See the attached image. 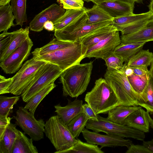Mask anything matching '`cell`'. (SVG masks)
I'll return each instance as SVG.
<instances>
[{
	"mask_svg": "<svg viewBox=\"0 0 153 153\" xmlns=\"http://www.w3.org/2000/svg\"><path fill=\"white\" fill-rule=\"evenodd\" d=\"M93 62L74 65L63 71L59 76L63 95L77 98L86 90L91 79Z\"/></svg>",
	"mask_w": 153,
	"mask_h": 153,
	"instance_id": "obj_1",
	"label": "cell"
},
{
	"mask_svg": "<svg viewBox=\"0 0 153 153\" xmlns=\"http://www.w3.org/2000/svg\"><path fill=\"white\" fill-rule=\"evenodd\" d=\"M104 77L120 105L143 108L144 103L141 97L133 89L127 77L123 72L120 70L107 69Z\"/></svg>",
	"mask_w": 153,
	"mask_h": 153,
	"instance_id": "obj_2",
	"label": "cell"
},
{
	"mask_svg": "<svg viewBox=\"0 0 153 153\" xmlns=\"http://www.w3.org/2000/svg\"><path fill=\"white\" fill-rule=\"evenodd\" d=\"M85 101L97 114H106L120 105L114 91L104 78L96 80L91 90L85 95Z\"/></svg>",
	"mask_w": 153,
	"mask_h": 153,
	"instance_id": "obj_3",
	"label": "cell"
},
{
	"mask_svg": "<svg viewBox=\"0 0 153 153\" xmlns=\"http://www.w3.org/2000/svg\"><path fill=\"white\" fill-rule=\"evenodd\" d=\"M44 133L56 150L61 153L72 147L76 141L65 124L57 115L50 117L45 123Z\"/></svg>",
	"mask_w": 153,
	"mask_h": 153,
	"instance_id": "obj_4",
	"label": "cell"
},
{
	"mask_svg": "<svg viewBox=\"0 0 153 153\" xmlns=\"http://www.w3.org/2000/svg\"><path fill=\"white\" fill-rule=\"evenodd\" d=\"M87 51L81 42L77 41L66 48L34 57L37 60L56 65L63 71L74 65L80 63L85 58Z\"/></svg>",
	"mask_w": 153,
	"mask_h": 153,
	"instance_id": "obj_5",
	"label": "cell"
},
{
	"mask_svg": "<svg viewBox=\"0 0 153 153\" xmlns=\"http://www.w3.org/2000/svg\"><path fill=\"white\" fill-rule=\"evenodd\" d=\"M86 128L94 132H103L123 138H130L141 141H143L145 137L144 132L127 125L112 122L99 114L98 120H88Z\"/></svg>",
	"mask_w": 153,
	"mask_h": 153,
	"instance_id": "obj_6",
	"label": "cell"
},
{
	"mask_svg": "<svg viewBox=\"0 0 153 153\" xmlns=\"http://www.w3.org/2000/svg\"><path fill=\"white\" fill-rule=\"evenodd\" d=\"M63 71L57 66L47 62L39 70L35 77L21 94L27 102L34 95L59 77Z\"/></svg>",
	"mask_w": 153,
	"mask_h": 153,
	"instance_id": "obj_7",
	"label": "cell"
},
{
	"mask_svg": "<svg viewBox=\"0 0 153 153\" xmlns=\"http://www.w3.org/2000/svg\"><path fill=\"white\" fill-rule=\"evenodd\" d=\"M47 62L37 60L33 57L26 61L13 77L12 83L8 89L9 93L15 95H21L40 69Z\"/></svg>",
	"mask_w": 153,
	"mask_h": 153,
	"instance_id": "obj_8",
	"label": "cell"
},
{
	"mask_svg": "<svg viewBox=\"0 0 153 153\" xmlns=\"http://www.w3.org/2000/svg\"><path fill=\"white\" fill-rule=\"evenodd\" d=\"M13 117L16 123L33 140L38 141L44 138L45 123L43 120H36L34 114L24 107H19Z\"/></svg>",
	"mask_w": 153,
	"mask_h": 153,
	"instance_id": "obj_9",
	"label": "cell"
},
{
	"mask_svg": "<svg viewBox=\"0 0 153 153\" xmlns=\"http://www.w3.org/2000/svg\"><path fill=\"white\" fill-rule=\"evenodd\" d=\"M33 43L29 36L5 59L0 62V67L6 74H13L19 70L30 54Z\"/></svg>",
	"mask_w": 153,
	"mask_h": 153,
	"instance_id": "obj_10",
	"label": "cell"
},
{
	"mask_svg": "<svg viewBox=\"0 0 153 153\" xmlns=\"http://www.w3.org/2000/svg\"><path fill=\"white\" fill-rule=\"evenodd\" d=\"M121 43L119 31H114L111 35L89 48L85 58L94 57L104 60L114 53L115 48Z\"/></svg>",
	"mask_w": 153,
	"mask_h": 153,
	"instance_id": "obj_11",
	"label": "cell"
},
{
	"mask_svg": "<svg viewBox=\"0 0 153 153\" xmlns=\"http://www.w3.org/2000/svg\"><path fill=\"white\" fill-rule=\"evenodd\" d=\"M83 137L87 142L91 144L99 145L101 149L105 147H126L128 148L132 143L129 139L113 134H101L98 132L91 131L84 128L82 132Z\"/></svg>",
	"mask_w": 153,
	"mask_h": 153,
	"instance_id": "obj_12",
	"label": "cell"
},
{
	"mask_svg": "<svg viewBox=\"0 0 153 153\" xmlns=\"http://www.w3.org/2000/svg\"><path fill=\"white\" fill-rule=\"evenodd\" d=\"M65 10L56 4H53L35 16L30 23V29L36 32L42 31L46 22H54L64 14Z\"/></svg>",
	"mask_w": 153,
	"mask_h": 153,
	"instance_id": "obj_13",
	"label": "cell"
},
{
	"mask_svg": "<svg viewBox=\"0 0 153 153\" xmlns=\"http://www.w3.org/2000/svg\"><path fill=\"white\" fill-rule=\"evenodd\" d=\"M112 21H107L96 24L88 25L86 23L77 27L71 32L54 36L58 40L68 42L80 41L83 37L94 31L112 24Z\"/></svg>",
	"mask_w": 153,
	"mask_h": 153,
	"instance_id": "obj_14",
	"label": "cell"
},
{
	"mask_svg": "<svg viewBox=\"0 0 153 153\" xmlns=\"http://www.w3.org/2000/svg\"><path fill=\"white\" fill-rule=\"evenodd\" d=\"M83 101L76 98L73 101H69L67 105L61 106L60 104L54 106L55 112L62 121L66 125L74 117L83 112Z\"/></svg>",
	"mask_w": 153,
	"mask_h": 153,
	"instance_id": "obj_15",
	"label": "cell"
},
{
	"mask_svg": "<svg viewBox=\"0 0 153 153\" xmlns=\"http://www.w3.org/2000/svg\"><path fill=\"white\" fill-rule=\"evenodd\" d=\"M123 43H146L153 41V19L137 30L130 34L121 35Z\"/></svg>",
	"mask_w": 153,
	"mask_h": 153,
	"instance_id": "obj_16",
	"label": "cell"
},
{
	"mask_svg": "<svg viewBox=\"0 0 153 153\" xmlns=\"http://www.w3.org/2000/svg\"><path fill=\"white\" fill-rule=\"evenodd\" d=\"M98 5L113 18L133 13L134 6L119 0L105 1Z\"/></svg>",
	"mask_w": 153,
	"mask_h": 153,
	"instance_id": "obj_17",
	"label": "cell"
},
{
	"mask_svg": "<svg viewBox=\"0 0 153 153\" xmlns=\"http://www.w3.org/2000/svg\"><path fill=\"white\" fill-rule=\"evenodd\" d=\"M123 125L144 133L148 132L150 125L146 111L141 107L131 113L125 120Z\"/></svg>",
	"mask_w": 153,
	"mask_h": 153,
	"instance_id": "obj_18",
	"label": "cell"
},
{
	"mask_svg": "<svg viewBox=\"0 0 153 153\" xmlns=\"http://www.w3.org/2000/svg\"><path fill=\"white\" fill-rule=\"evenodd\" d=\"M117 30L112 24L98 29L82 38L80 42L87 50L101 40L111 35L114 31Z\"/></svg>",
	"mask_w": 153,
	"mask_h": 153,
	"instance_id": "obj_19",
	"label": "cell"
},
{
	"mask_svg": "<svg viewBox=\"0 0 153 153\" xmlns=\"http://www.w3.org/2000/svg\"><path fill=\"white\" fill-rule=\"evenodd\" d=\"M30 29L29 27L28 26L13 32L12 39L9 45L4 53L0 56V62L14 52L29 36Z\"/></svg>",
	"mask_w": 153,
	"mask_h": 153,
	"instance_id": "obj_20",
	"label": "cell"
},
{
	"mask_svg": "<svg viewBox=\"0 0 153 153\" xmlns=\"http://www.w3.org/2000/svg\"><path fill=\"white\" fill-rule=\"evenodd\" d=\"M25 133L18 130L11 153H37L38 151L33 143V140L28 138Z\"/></svg>",
	"mask_w": 153,
	"mask_h": 153,
	"instance_id": "obj_21",
	"label": "cell"
},
{
	"mask_svg": "<svg viewBox=\"0 0 153 153\" xmlns=\"http://www.w3.org/2000/svg\"><path fill=\"white\" fill-rule=\"evenodd\" d=\"M153 15L150 11L146 13L135 14L133 13L114 18L112 25L120 31L130 26L136 22Z\"/></svg>",
	"mask_w": 153,
	"mask_h": 153,
	"instance_id": "obj_22",
	"label": "cell"
},
{
	"mask_svg": "<svg viewBox=\"0 0 153 153\" xmlns=\"http://www.w3.org/2000/svg\"><path fill=\"white\" fill-rule=\"evenodd\" d=\"M141 107L119 105L108 112L107 118L112 122L123 125L125 120L131 113Z\"/></svg>",
	"mask_w": 153,
	"mask_h": 153,
	"instance_id": "obj_23",
	"label": "cell"
},
{
	"mask_svg": "<svg viewBox=\"0 0 153 153\" xmlns=\"http://www.w3.org/2000/svg\"><path fill=\"white\" fill-rule=\"evenodd\" d=\"M17 125L11 123L6 128L2 139L0 140V153H11L18 130Z\"/></svg>",
	"mask_w": 153,
	"mask_h": 153,
	"instance_id": "obj_24",
	"label": "cell"
},
{
	"mask_svg": "<svg viewBox=\"0 0 153 153\" xmlns=\"http://www.w3.org/2000/svg\"><path fill=\"white\" fill-rule=\"evenodd\" d=\"M146 43H123L115 48L114 53L121 57L125 63H127L133 56L141 50Z\"/></svg>",
	"mask_w": 153,
	"mask_h": 153,
	"instance_id": "obj_25",
	"label": "cell"
},
{
	"mask_svg": "<svg viewBox=\"0 0 153 153\" xmlns=\"http://www.w3.org/2000/svg\"><path fill=\"white\" fill-rule=\"evenodd\" d=\"M75 43L60 40L56 37L43 46L35 49L31 53L33 57H36L66 48L73 45Z\"/></svg>",
	"mask_w": 153,
	"mask_h": 153,
	"instance_id": "obj_26",
	"label": "cell"
},
{
	"mask_svg": "<svg viewBox=\"0 0 153 153\" xmlns=\"http://www.w3.org/2000/svg\"><path fill=\"white\" fill-rule=\"evenodd\" d=\"M86 13L88 19L86 24L90 25L107 21H112L113 18L98 4H95L90 9H87Z\"/></svg>",
	"mask_w": 153,
	"mask_h": 153,
	"instance_id": "obj_27",
	"label": "cell"
},
{
	"mask_svg": "<svg viewBox=\"0 0 153 153\" xmlns=\"http://www.w3.org/2000/svg\"><path fill=\"white\" fill-rule=\"evenodd\" d=\"M54 82H51L34 95L26 102L24 107L34 114L41 102L56 87Z\"/></svg>",
	"mask_w": 153,
	"mask_h": 153,
	"instance_id": "obj_28",
	"label": "cell"
},
{
	"mask_svg": "<svg viewBox=\"0 0 153 153\" xmlns=\"http://www.w3.org/2000/svg\"><path fill=\"white\" fill-rule=\"evenodd\" d=\"M87 9L84 7L81 9L66 10L64 14L53 23L54 30L65 27L85 13Z\"/></svg>",
	"mask_w": 153,
	"mask_h": 153,
	"instance_id": "obj_29",
	"label": "cell"
},
{
	"mask_svg": "<svg viewBox=\"0 0 153 153\" xmlns=\"http://www.w3.org/2000/svg\"><path fill=\"white\" fill-rule=\"evenodd\" d=\"M15 19V17L10 5L0 7V32H7L11 27L15 26L13 23Z\"/></svg>",
	"mask_w": 153,
	"mask_h": 153,
	"instance_id": "obj_30",
	"label": "cell"
},
{
	"mask_svg": "<svg viewBox=\"0 0 153 153\" xmlns=\"http://www.w3.org/2000/svg\"><path fill=\"white\" fill-rule=\"evenodd\" d=\"M153 62V53L149 50L142 49L131 57L126 63L131 67L143 66L148 67Z\"/></svg>",
	"mask_w": 153,
	"mask_h": 153,
	"instance_id": "obj_31",
	"label": "cell"
},
{
	"mask_svg": "<svg viewBox=\"0 0 153 153\" xmlns=\"http://www.w3.org/2000/svg\"><path fill=\"white\" fill-rule=\"evenodd\" d=\"M10 5L15 17L16 25L22 27L27 20L26 0H11Z\"/></svg>",
	"mask_w": 153,
	"mask_h": 153,
	"instance_id": "obj_32",
	"label": "cell"
},
{
	"mask_svg": "<svg viewBox=\"0 0 153 153\" xmlns=\"http://www.w3.org/2000/svg\"><path fill=\"white\" fill-rule=\"evenodd\" d=\"M104 153V152L97 145L83 142L79 139H76V142L72 147L62 152L61 153Z\"/></svg>",
	"mask_w": 153,
	"mask_h": 153,
	"instance_id": "obj_33",
	"label": "cell"
},
{
	"mask_svg": "<svg viewBox=\"0 0 153 153\" xmlns=\"http://www.w3.org/2000/svg\"><path fill=\"white\" fill-rule=\"evenodd\" d=\"M88 119L83 112H82L72 119L67 125L74 137L77 138L84 129Z\"/></svg>",
	"mask_w": 153,
	"mask_h": 153,
	"instance_id": "obj_34",
	"label": "cell"
},
{
	"mask_svg": "<svg viewBox=\"0 0 153 153\" xmlns=\"http://www.w3.org/2000/svg\"><path fill=\"white\" fill-rule=\"evenodd\" d=\"M20 96H0V117H7L12 112L13 106L19 100Z\"/></svg>",
	"mask_w": 153,
	"mask_h": 153,
	"instance_id": "obj_35",
	"label": "cell"
},
{
	"mask_svg": "<svg viewBox=\"0 0 153 153\" xmlns=\"http://www.w3.org/2000/svg\"><path fill=\"white\" fill-rule=\"evenodd\" d=\"M127 78L133 89L141 97L144 103V107L145 92L148 81H145L134 73L132 75L128 76Z\"/></svg>",
	"mask_w": 153,
	"mask_h": 153,
	"instance_id": "obj_36",
	"label": "cell"
},
{
	"mask_svg": "<svg viewBox=\"0 0 153 153\" xmlns=\"http://www.w3.org/2000/svg\"><path fill=\"white\" fill-rule=\"evenodd\" d=\"M144 108L149 113H153V81L150 77L145 90L144 97Z\"/></svg>",
	"mask_w": 153,
	"mask_h": 153,
	"instance_id": "obj_37",
	"label": "cell"
},
{
	"mask_svg": "<svg viewBox=\"0 0 153 153\" xmlns=\"http://www.w3.org/2000/svg\"><path fill=\"white\" fill-rule=\"evenodd\" d=\"M107 69L120 70L124 62L123 59L114 53L105 60Z\"/></svg>",
	"mask_w": 153,
	"mask_h": 153,
	"instance_id": "obj_38",
	"label": "cell"
},
{
	"mask_svg": "<svg viewBox=\"0 0 153 153\" xmlns=\"http://www.w3.org/2000/svg\"><path fill=\"white\" fill-rule=\"evenodd\" d=\"M65 9H81L84 7L83 0H57Z\"/></svg>",
	"mask_w": 153,
	"mask_h": 153,
	"instance_id": "obj_39",
	"label": "cell"
},
{
	"mask_svg": "<svg viewBox=\"0 0 153 153\" xmlns=\"http://www.w3.org/2000/svg\"><path fill=\"white\" fill-rule=\"evenodd\" d=\"M13 33L3 32L0 35V56L7 50L11 41Z\"/></svg>",
	"mask_w": 153,
	"mask_h": 153,
	"instance_id": "obj_40",
	"label": "cell"
},
{
	"mask_svg": "<svg viewBox=\"0 0 153 153\" xmlns=\"http://www.w3.org/2000/svg\"><path fill=\"white\" fill-rule=\"evenodd\" d=\"M134 73L146 81H148L150 77L149 71L147 67L143 66L132 67Z\"/></svg>",
	"mask_w": 153,
	"mask_h": 153,
	"instance_id": "obj_41",
	"label": "cell"
},
{
	"mask_svg": "<svg viewBox=\"0 0 153 153\" xmlns=\"http://www.w3.org/2000/svg\"><path fill=\"white\" fill-rule=\"evenodd\" d=\"M13 81V77L6 79L3 76L0 75V94L9 93L8 89Z\"/></svg>",
	"mask_w": 153,
	"mask_h": 153,
	"instance_id": "obj_42",
	"label": "cell"
},
{
	"mask_svg": "<svg viewBox=\"0 0 153 153\" xmlns=\"http://www.w3.org/2000/svg\"><path fill=\"white\" fill-rule=\"evenodd\" d=\"M126 153H152L146 147L143 145H134L131 143L128 148Z\"/></svg>",
	"mask_w": 153,
	"mask_h": 153,
	"instance_id": "obj_43",
	"label": "cell"
},
{
	"mask_svg": "<svg viewBox=\"0 0 153 153\" xmlns=\"http://www.w3.org/2000/svg\"><path fill=\"white\" fill-rule=\"evenodd\" d=\"M83 112L85 114L88 120L97 121L98 114H96L90 105L86 103L82 105Z\"/></svg>",
	"mask_w": 153,
	"mask_h": 153,
	"instance_id": "obj_44",
	"label": "cell"
},
{
	"mask_svg": "<svg viewBox=\"0 0 153 153\" xmlns=\"http://www.w3.org/2000/svg\"><path fill=\"white\" fill-rule=\"evenodd\" d=\"M13 117H0V140L3 138L5 131Z\"/></svg>",
	"mask_w": 153,
	"mask_h": 153,
	"instance_id": "obj_45",
	"label": "cell"
},
{
	"mask_svg": "<svg viewBox=\"0 0 153 153\" xmlns=\"http://www.w3.org/2000/svg\"><path fill=\"white\" fill-rule=\"evenodd\" d=\"M120 71L123 72L127 77L134 74L133 70L131 67L128 66L125 63L123 64L122 68Z\"/></svg>",
	"mask_w": 153,
	"mask_h": 153,
	"instance_id": "obj_46",
	"label": "cell"
},
{
	"mask_svg": "<svg viewBox=\"0 0 153 153\" xmlns=\"http://www.w3.org/2000/svg\"><path fill=\"white\" fill-rule=\"evenodd\" d=\"M44 28L49 31H54V27L53 23L51 21L46 22L44 25Z\"/></svg>",
	"mask_w": 153,
	"mask_h": 153,
	"instance_id": "obj_47",
	"label": "cell"
},
{
	"mask_svg": "<svg viewBox=\"0 0 153 153\" xmlns=\"http://www.w3.org/2000/svg\"><path fill=\"white\" fill-rule=\"evenodd\" d=\"M143 145L146 147L152 153H153V139L150 140L143 141Z\"/></svg>",
	"mask_w": 153,
	"mask_h": 153,
	"instance_id": "obj_48",
	"label": "cell"
},
{
	"mask_svg": "<svg viewBox=\"0 0 153 153\" xmlns=\"http://www.w3.org/2000/svg\"><path fill=\"white\" fill-rule=\"evenodd\" d=\"M111 0H83V1L87 2L91 1L93 3H94L95 4H99L100 3L105 1Z\"/></svg>",
	"mask_w": 153,
	"mask_h": 153,
	"instance_id": "obj_49",
	"label": "cell"
},
{
	"mask_svg": "<svg viewBox=\"0 0 153 153\" xmlns=\"http://www.w3.org/2000/svg\"><path fill=\"white\" fill-rule=\"evenodd\" d=\"M131 4H134L135 2H141L143 0H119Z\"/></svg>",
	"mask_w": 153,
	"mask_h": 153,
	"instance_id": "obj_50",
	"label": "cell"
},
{
	"mask_svg": "<svg viewBox=\"0 0 153 153\" xmlns=\"http://www.w3.org/2000/svg\"><path fill=\"white\" fill-rule=\"evenodd\" d=\"M147 116L150 123L151 128L153 129V119L151 117L149 112L146 111Z\"/></svg>",
	"mask_w": 153,
	"mask_h": 153,
	"instance_id": "obj_51",
	"label": "cell"
},
{
	"mask_svg": "<svg viewBox=\"0 0 153 153\" xmlns=\"http://www.w3.org/2000/svg\"><path fill=\"white\" fill-rule=\"evenodd\" d=\"M11 0H0V7L9 4Z\"/></svg>",
	"mask_w": 153,
	"mask_h": 153,
	"instance_id": "obj_52",
	"label": "cell"
},
{
	"mask_svg": "<svg viewBox=\"0 0 153 153\" xmlns=\"http://www.w3.org/2000/svg\"><path fill=\"white\" fill-rule=\"evenodd\" d=\"M150 65V68L149 70L150 76L153 81V62Z\"/></svg>",
	"mask_w": 153,
	"mask_h": 153,
	"instance_id": "obj_53",
	"label": "cell"
},
{
	"mask_svg": "<svg viewBox=\"0 0 153 153\" xmlns=\"http://www.w3.org/2000/svg\"><path fill=\"white\" fill-rule=\"evenodd\" d=\"M149 10L153 15V0H152L148 6Z\"/></svg>",
	"mask_w": 153,
	"mask_h": 153,
	"instance_id": "obj_54",
	"label": "cell"
}]
</instances>
